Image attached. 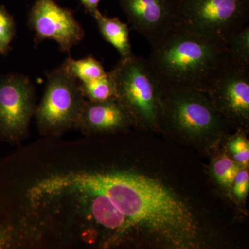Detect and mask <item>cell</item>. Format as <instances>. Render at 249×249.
<instances>
[{"mask_svg": "<svg viewBox=\"0 0 249 249\" xmlns=\"http://www.w3.org/2000/svg\"><path fill=\"white\" fill-rule=\"evenodd\" d=\"M4 233V230H0V247H6L7 245L6 242L8 240L7 236Z\"/></svg>", "mask_w": 249, "mask_h": 249, "instance_id": "cell-21", "label": "cell"}, {"mask_svg": "<svg viewBox=\"0 0 249 249\" xmlns=\"http://www.w3.org/2000/svg\"><path fill=\"white\" fill-rule=\"evenodd\" d=\"M249 19V0L178 1V26L226 45Z\"/></svg>", "mask_w": 249, "mask_h": 249, "instance_id": "cell-5", "label": "cell"}, {"mask_svg": "<svg viewBox=\"0 0 249 249\" xmlns=\"http://www.w3.org/2000/svg\"><path fill=\"white\" fill-rule=\"evenodd\" d=\"M87 12L89 13L93 18L99 14L100 11L98 9V5L101 0H78Z\"/></svg>", "mask_w": 249, "mask_h": 249, "instance_id": "cell-20", "label": "cell"}, {"mask_svg": "<svg viewBox=\"0 0 249 249\" xmlns=\"http://www.w3.org/2000/svg\"><path fill=\"white\" fill-rule=\"evenodd\" d=\"M93 18L104 40L118 51L121 58L133 55L129 39V28L127 24L121 22L118 18H109L101 13Z\"/></svg>", "mask_w": 249, "mask_h": 249, "instance_id": "cell-12", "label": "cell"}, {"mask_svg": "<svg viewBox=\"0 0 249 249\" xmlns=\"http://www.w3.org/2000/svg\"><path fill=\"white\" fill-rule=\"evenodd\" d=\"M148 60L163 89L205 93L229 65L225 43L180 26L152 47Z\"/></svg>", "mask_w": 249, "mask_h": 249, "instance_id": "cell-2", "label": "cell"}, {"mask_svg": "<svg viewBox=\"0 0 249 249\" xmlns=\"http://www.w3.org/2000/svg\"><path fill=\"white\" fill-rule=\"evenodd\" d=\"M206 93L227 123L248 125L249 69L228 65Z\"/></svg>", "mask_w": 249, "mask_h": 249, "instance_id": "cell-9", "label": "cell"}, {"mask_svg": "<svg viewBox=\"0 0 249 249\" xmlns=\"http://www.w3.org/2000/svg\"><path fill=\"white\" fill-rule=\"evenodd\" d=\"M132 28L148 41L158 44L178 26L179 0H119Z\"/></svg>", "mask_w": 249, "mask_h": 249, "instance_id": "cell-10", "label": "cell"}, {"mask_svg": "<svg viewBox=\"0 0 249 249\" xmlns=\"http://www.w3.org/2000/svg\"><path fill=\"white\" fill-rule=\"evenodd\" d=\"M193 138L220 132L227 123L207 93L190 89H163L160 124Z\"/></svg>", "mask_w": 249, "mask_h": 249, "instance_id": "cell-4", "label": "cell"}, {"mask_svg": "<svg viewBox=\"0 0 249 249\" xmlns=\"http://www.w3.org/2000/svg\"><path fill=\"white\" fill-rule=\"evenodd\" d=\"M61 65L67 73L80 83L97 79L107 73L102 63L90 55L76 60L70 55Z\"/></svg>", "mask_w": 249, "mask_h": 249, "instance_id": "cell-13", "label": "cell"}, {"mask_svg": "<svg viewBox=\"0 0 249 249\" xmlns=\"http://www.w3.org/2000/svg\"><path fill=\"white\" fill-rule=\"evenodd\" d=\"M16 31L14 18L4 6H0V53L5 55L9 52Z\"/></svg>", "mask_w": 249, "mask_h": 249, "instance_id": "cell-17", "label": "cell"}, {"mask_svg": "<svg viewBox=\"0 0 249 249\" xmlns=\"http://www.w3.org/2000/svg\"><path fill=\"white\" fill-rule=\"evenodd\" d=\"M213 169L214 178L218 183L229 190L232 188L234 178L240 170V167L235 160L224 155L214 162Z\"/></svg>", "mask_w": 249, "mask_h": 249, "instance_id": "cell-16", "label": "cell"}, {"mask_svg": "<svg viewBox=\"0 0 249 249\" xmlns=\"http://www.w3.org/2000/svg\"><path fill=\"white\" fill-rule=\"evenodd\" d=\"M35 104V88L29 77L19 73L0 77V137L11 142L22 139Z\"/></svg>", "mask_w": 249, "mask_h": 249, "instance_id": "cell-7", "label": "cell"}, {"mask_svg": "<svg viewBox=\"0 0 249 249\" xmlns=\"http://www.w3.org/2000/svg\"><path fill=\"white\" fill-rule=\"evenodd\" d=\"M85 101L80 82L62 65L48 72L45 92L34 112L40 132L58 135L76 128Z\"/></svg>", "mask_w": 249, "mask_h": 249, "instance_id": "cell-6", "label": "cell"}, {"mask_svg": "<svg viewBox=\"0 0 249 249\" xmlns=\"http://www.w3.org/2000/svg\"><path fill=\"white\" fill-rule=\"evenodd\" d=\"M85 99L91 101H105L116 98L115 81L111 72L97 79L80 83Z\"/></svg>", "mask_w": 249, "mask_h": 249, "instance_id": "cell-15", "label": "cell"}, {"mask_svg": "<svg viewBox=\"0 0 249 249\" xmlns=\"http://www.w3.org/2000/svg\"><path fill=\"white\" fill-rule=\"evenodd\" d=\"M40 191L92 192L107 196L133 227L142 228L177 247L196 240V217L183 201L148 177L127 172H72L39 181Z\"/></svg>", "mask_w": 249, "mask_h": 249, "instance_id": "cell-1", "label": "cell"}, {"mask_svg": "<svg viewBox=\"0 0 249 249\" xmlns=\"http://www.w3.org/2000/svg\"><path fill=\"white\" fill-rule=\"evenodd\" d=\"M226 47L229 65L249 69V24L229 39Z\"/></svg>", "mask_w": 249, "mask_h": 249, "instance_id": "cell-14", "label": "cell"}, {"mask_svg": "<svg viewBox=\"0 0 249 249\" xmlns=\"http://www.w3.org/2000/svg\"><path fill=\"white\" fill-rule=\"evenodd\" d=\"M232 158L238 164L247 166L249 161V143L242 136H236L228 145Z\"/></svg>", "mask_w": 249, "mask_h": 249, "instance_id": "cell-18", "label": "cell"}, {"mask_svg": "<svg viewBox=\"0 0 249 249\" xmlns=\"http://www.w3.org/2000/svg\"><path fill=\"white\" fill-rule=\"evenodd\" d=\"M116 99L132 123L155 128L160 124L163 88L148 59L132 55L121 58L110 71Z\"/></svg>", "mask_w": 249, "mask_h": 249, "instance_id": "cell-3", "label": "cell"}, {"mask_svg": "<svg viewBox=\"0 0 249 249\" xmlns=\"http://www.w3.org/2000/svg\"><path fill=\"white\" fill-rule=\"evenodd\" d=\"M232 191L239 200H244L248 194L249 175L247 170H239L232 183Z\"/></svg>", "mask_w": 249, "mask_h": 249, "instance_id": "cell-19", "label": "cell"}, {"mask_svg": "<svg viewBox=\"0 0 249 249\" xmlns=\"http://www.w3.org/2000/svg\"><path fill=\"white\" fill-rule=\"evenodd\" d=\"M28 24L35 34L36 45L45 40H53L63 53L70 54L85 36L73 11L62 7L55 0H35L29 13Z\"/></svg>", "mask_w": 249, "mask_h": 249, "instance_id": "cell-8", "label": "cell"}, {"mask_svg": "<svg viewBox=\"0 0 249 249\" xmlns=\"http://www.w3.org/2000/svg\"><path fill=\"white\" fill-rule=\"evenodd\" d=\"M132 121L116 98L105 101L86 100L76 128L85 133L112 132L125 128Z\"/></svg>", "mask_w": 249, "mask_h": 249, "instance_id": "cell-11", "label": "cell"}]
</instances>
